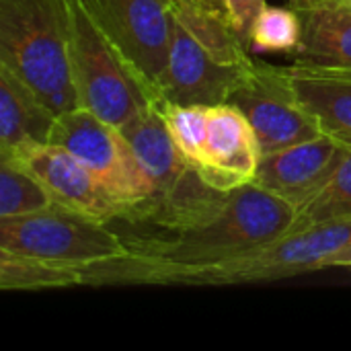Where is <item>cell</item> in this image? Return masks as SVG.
Returning a JSON list of instances; mask_svg holds the SVG:
<instances>
[{"mask_svg": "<svg viewBox=\"0 0 351 351\" xmlns=\"http://www.w3.org/2000/svg\"><path fill=\"white\" fill-rule=\"evenodd\" d=\"M294 222L296 208L255 183L220 191L195 171L167 199L111 222L125 251L78 267L80 286H171L185 271L290 232Z\"/></svg>", "mask_w": 351, "mask_h": 351, "instance_id": "6da1fadb", "label": "cell"}, {"mask_svg": "<svg viewBox=\"0 0 351 351\" xmlns=\"http://www.w3.org/2000/svg\"><path fill=\"white\" fill-rule=\"evenodd\" d=\"M255 60L224 8L173 4V35L160 101L214 107L228 103Z\"/></svg>", "mask_w": 351, "mask_h": 351, "instance_id": "7a4b0ae2", "label": "cell"}, {"mask_svg": "<svg viewBox=\"0 0 351 351\" xmlns=\"http://www.w3.org/2000/svg\"><path fill=\"white\" fill-rule=\"evenodd\" d=\"M0 66L56 115L80 107L70 60V0H0Z\"/></svg>", "mask_w": 351, "mask_h": 351, "instance_id": "3957f363", "label": "cell"}, {"mask_svg": "<svg viewBox=\"0 0 351 351\" xmlns=\"http://www.w3.org/2000/svg\"><path fill=\"white\" fill-rule=\"evenodd\" d=\"M351 245V218L290 230L218 263L185 271L171 286H234L294 278L325 269Z\"/></svg>", "mask_w": 351, "mask_h": 351, "instance_id": "277c9868", "label": "cell"}, {"mask_svg": "<svg viewBox=\"0 0 351 351\" xmlns=\"http://www.w3.org/2000/svg\"><path fill=\"white\" fill-rule=\"evenodd\" d=\"M70 60L78 105L101 119L121 128L154 103L144 82L80 0H70Z\"/></svg>", "mask_w": 351, "mask_h": 351, "instance_id": "5b68a950", "label": "cell"}, {"mask_svg": "<svg viewBox=\"0 0 351 351\" xmlns=\"http://www.w3.org/2000/svg\"><path fill=\"white\" fill-rule=\"evenodd\" d=\"M0 249L74 267L113 259L125 251L119 234L109 224L62 208L2 218Z\"/></svg>", "mask_w": 351, "mask_h": 351, "instance_id": "8992f818", "label": "cell"}, {"mask_svg": "<svg viewBox=\"0 0 351 351\" xmlns=\"http://www.w3.org/2000/svg\"><path fill=\"white\" fill-rule=\"evenodd\" d=\"M49 144L68 150L93 171L101 183L125 202V214L152 197L150 181L121 130L88 109L76 107L58 115Z\"/></svg>", "mask_w": 351, "mask_h": 351, "instance_id": "52a82bcc", "label": "cell"}, {"mask_svg": "<svg viewBox=\"0 0 351 351\" xmlns=\"http://www.w3.org/2000/svg\"><path fill=\"white\" fill-rule=\"evenodd\" d=\"M97 27L125 58L154 103L169 62L173 35L171 0H80Z\"/></svg>", "mask_w": 351, "mask_h": 351, "instance_id": "ba28073f", "label": "cell"}, {"mask_svg": "<svg viewBox=\"0 0 351 351\" xmlns=\"http://www.w3.org/2000/svg\"><path fill=\"white\" fill-rule=\"evenodd\" d=\"M249 119L261 154H269L323 134L319 121L300 103L284 66L255 62L249 76L228 99Z\"/></svg>", "mask_w": 351, "mask_h": 351, "instance_id": "9c48e42d", "label": "cell"}, {"mask_svg": "<svg viewBox=\"0 0 351 351\" xmlns=\"http://www.w3.org/2000/svg\"><path fill=\"white\" fill-rule=\"evenodd\" d=\"M0 158L23 167L37 177L51 195L56 208L103 224H111L128 212L121 197L101 183L74 154L56 144L23 146L0 154Z\"/></svg>", "mask_w": 351, "mask_h": 351, "instance_id": "30bf717a", "label": "cell"}, {"mask_svg": "<svg viewBox=\"0 0 351 351\" xmlns=\"http://www.w3.org/2000/svg\"><path fill=\"white\" fill-rule=\"evenodd\" d=\"M259 160V140L243 111L230 103L208 107L204 158L195 167L202 181L220 191L245 187L253 183Z\"/></svg>", "mask_w": 351, "mask_h": 351, "instance_id": "8fae6325", "label": "cell"}, {"mask_svg": "<svg viewBox=\"0 0 351 351\" xmlns=\"http://www.w3.org/2000/svg\"><path fill=\"white\" fill-rule=\"evenodd\" d=\"M343 144L327 134L261 154L253 183L300 210L333 173Z\"/></svg>", "mask_w": 351, "mask_h": 351, "instance_id": "7c38bea8", "label": "cell"}, {"mask_svg": "<svg viewBox=\"0 0 351 351\" xmlns=\"http://www.w3.org/2000/svg\"><path fill=\"white\" fill-rule=\"evenodd\" d=\"M119 130L125 136L128 144L132 146L152 187V197L136 210L167 199L195 173V169L175 146L158 103H152L146 109H142Z\"/></svg>", "mask_w": 351, "mask_h": 351, "instance_id": "4fadbf2b", "label": "cell"}, {"mask_svg": "<svg viewBox=\"0 0 351 351\" xmlns=\"http://www.w3.org/2000/svg\"><path fill=\"white\" fill-rule=\"evenodd\" d=\"M300 103L323 134L351 146V74L292 62L284 66Z\"/></svg>", "mask_w": 351, "mask_h": 351, "instance_id": "5bb4252c", "label": "cell"}, {"mask_svg": "<svg viewBox=\"0 0 351 351\" xmlns=\"http://www.w3.org/2000/svg\"><path fill=\"white\" fill-rule=\"evenodd\" d=\"M294 10L302 21V41L292 60L351 74V6L308 4Z\"/></svg>", "mask_w": 351, "mask_h": 351, "instance_id": "9a60e30c", "label": "cell"}, {"mask_svg": "<svg viewBox=\"0 0 351 351\" xmlns=\"http://www.w3.org/2000/svg\"><path fill=\"white\" fill-rule=\"evenodd\" d=\"M56 117L27 84L0 66V154L49 144Z\"/></svg>", "mask_w": 351, "mask_h": 351, "instance_id": "2e32d148", "label": "cell"}, {"mask_svg": "<svg viewBox=\"0 0 351 351\" xmlns=\"http://www.w3.org/2000/svg\"><path fill=\"white\" fill-rule=\"evenodd\" d=\"M80 286V269L39 257H29L0 249V288L2 290H56Z\"/></svg>", "mask_w": 351, "mask_h": 351, "instance_id": "e0dca14e", "label": "cell"}, {"mask_svg": "<svg viewBox=\"0 0 351 351\" xmlns=\"http://www.w3.org/2000/svg\"><path fill=\"white\" fill-rule=\"evenodd\" d=\"M343 218H351V146L346 144L327 183L315 197L296 210V222L292 230Z\"/></svg>", "mask_w": 351, "mask_h": 351, "instance_id": "ac0fdd59", "label": "cell"}, {"mask_svg": "<svg viewBox=\"0 0 351 351\" xmlns=\"http://www.w3.org/2000/svg\"><path fill=\"white\" fill-rule=\"evenodd\" d=\"M302 41L300 14L288 6H267L253 21L247 45L255 53H296Z\"/></svg>", "mask_w": 351, "mask_h": 351, "instance_id": "d6986e66", "label": "cell"}, {"mask_svg": "<svg viewBox=\"0 0 351 351\" xmlns=\"http://www.w3.org/2000/svg\"><path fill=\"white\" fill-rule=\"evenodd\" d=\"M53 206L51 195L27 169L0 158V220L45 212Z\"/></svg>", "mask_w": 351, "mask_h": 351, "instance_id": "ffe728a7", "label": "cell"}, {"mask_svg": "<svg viewBox=\"0 0 351 351\" xmlns=\"http://www.w3.org/2000/svg\"><path fill=\"white\" fill-rule=\"evenodd\" d=\"M158 107L175 146L195 169L204 158L208 136V107L179 105L167 101H158Z\"/></svg>", "mask_w": 351, "mask_h": 351, "instance_id": "44dd1931", "label": "cell"}, {"mask_svg": "<svg viewBox=\"0 0 351 351\" xmlns=\"http://www.w3.org/2000/svg\"><path fill=\"white\" fill-rule=\"evenodd\" d=\"M222 6L234 31L247 41L253 21L265 8V0H222Z\"/></svg>", "mask_w": 351, "mask_h": 351, "instance_id": "7402d4cb", "label": "cell"}, {"mask_svg": "<svg viewBox=\"0 0 351 351\" xmlns=\"http://www.w3.org/2000/svg\"><path fill=\"white\" fill-rule=\"evenodd\" d=\"M288 4L292 8L308 6V4H339V6H351V0H290Z\"/></svg>", "mask_w": 351, "mask_h": 351, "instance_id": "603a6c76", "label": "cell"}, {"mask_svg": "<svg viewBox=\"0 0 351 351\" xmlns=\"http://www.w3.org/2000/svg\"><path fill=\"white\" fill-rule=\"evenodd\" d=\"M327 267H351V245L348 249H343L339 255H335Z\"/></svg>", "mask_w": 351, "mask_h": 351, "instance_id": "cb8c5ba5", "label": "cell"}, {"mask_svg": "<svg viewBox=\"0 0 351 351\" xmlns=\"http://www.w3.org/2000/svg\"><path fill=\"white\" fill-rule=\"evenodd\" d=\"M173 4H195V6H210V8H224L222 0H171Z\"/></svg>", "mask_w": 351, "mask_h": 351, "instance_id": "d4e9b609", "label": "cell"}]
</instances>
